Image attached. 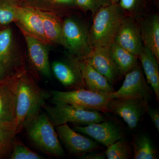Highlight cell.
<instances>
[{
    "mask_svg": "<svg viewBox=\"0 0 159 159\" xmlns=\"http://www.w3.org/2000/svg\"><path fill=\"white\" fill-rule=\"evenodd\" d=\"M50 97L48 92L38 85L27 70L20 76L18 84L15 124L17 133L40 113Z\"/></svg>",
    "mask_w": 159,
    "mask_h": 159,
    "instance_id": "obj_1",
    "label": "cell"
},
{
    "mask_svg": "<svg viewBox=\"0 0 159 159\" xmlns=\"http://www.w3.org/2000/svg\"><path fill=\"white\" fill-rule=\"evenodd\" d=\"M89 29V42L92 49L109 48L115 41L124 17L118 4H112L99 9L93 15Z\"/></svg>",
    "mask_w": 159,
    "mask_h": 159,
    "instance_id": "obj_2",
    "label": "cell"
},
{
    "mask_svg": "<svg viewBox=\"0 0 159 159\" xmlns=\"http://www.w3.org/2000/svg\"><path fill=\"white\" fill-rule=\"evenodd\" d=\"M24 54L12 29H0V80L23 74L28 70Z\"/></svg>",
    "mask_w": 159,
    "mask_h": 159,
    "instance_id": "obj_3",
    "label": "cell"
},
{
    "mask_svg": "<svg viewBox=\"0 0 159 159\" xmlns=\"http://www.w3.org/2000/svg\"><path fill=\"white\" fill-rule=\"evenodd\" d=\"M54 126L46 113H39L24 129L28 139L39 149L51 156L62 157L65 152Z\"/></svg>",
    "mask_w": 159,
    "mask_h": 159,
    "instance_id": "obj_4",
    "label": "cell"
},
{
    "mask_svg": "<svg viewBox=\"0 0 159 159\" xmlns=\"http://www.w3.org/2000/svg\"><path fill=\"white\" fill-rule=\"evenodd\" d=\"M53 104L46 103L43 108L54 126L68 123L85 125L107 119L99 111L84 109L66 102H53Z\"/></svg>",
    "mask_w": 159,
    "mask_h": 159,
    "instance_id": "obj_5",
    "label": "cell"
},
{
    "mask_svg": "<svg viewBox=\"0 0 159 159\" xmlns=\"http://www.w3.org/2000/svg\"><path fill=\"white\" fill-rule=\"evenodd\" d=\"M52 102H66L89 110L108 112L107 106L111 99L110 93L93 92L86 89L68 91H51Z\"/></svg>",
    "mask_w": 159,
    "mask_h": 159,
    "instance_id": "obj_6",
    "label": "cell"
},
{
    "mask_svg": "<svg viewBox=\"0 0 159 159\" xmlns=\"http://www.w3.org/2000/svg\"><path fill=\"white\" fill-rule=\"evenodd\" d=\"M63 33L70 54L78 60L85 59L92 50L89 29L85 23L77 16H68L63 20Z\"/></svg>",
    "mask_w": 159,
    "mask_h": 159,
    "instance_id": "obj_7",
    "label": "cell"
},
{
    "mask_svg": "<svg viewBox=\"0 0 159 159\" xmlns=\"http://www.w3.org/2000/svg\"><path fill=\"white\" fill-rule=\"evenodd\" d=\"M27 47L26 61H28L30 72L33 77H43L50 78L52 76L49 58V45H46L31 36L22 29Z\"/></svg>",
    "mask_w": 159,
    "mask_h": 159,
    "instance_id": "obj_8",
    "label": "cell"
},
{
    "mask_svg": "<svg viewBox=\"0 0 159 159\" xmlns=\"http://www.w3.org/2000/svg\"><path fill=\"white\" fill-rule=\"evenodd\" d=\"M125 75L122 86L118 90L110 93L111 98H136L149 101L151 97V90L139 61Z\"/></svg>",
    "mask_w": 159,
    "mask_h": 159,
    "instance_id": "obj_9",
    "label": "cell"
},
{
    "mask_svg": "<svg viewBox=\"0 0 159 159\" xmlns=\"http://www.w3.org/2000/svg\"><path fill=\"white\" fill-rule=\"evenodd\" d=\"M148 102L136 98L112 99L109 102L107 109L108 112L121 117L129 127L133 129L147 113Z\"/></svg>",
    "mask_w": 159,
    "mask_h": 159,
    "instance_id": "obj_10",
    "label": "cell"
},
{
    "mask_svg": "<svg viewBox=\"0 0 159 159\" xmlns=\"http://www.w3.org/2000/svg\"><path fill=\"white\" fill-rule=\"evenodd\" d=\"M56 130L60 141L69 153L80 158L103 148L98 142L74 130L68 124L56 126Z\"/></svg>",
    "mask_w": 159,
    "mask_h": 159,
    "instance_id": "obj_11",
    "label": "cell"
},
{
    "mask_svg": "<svg viewBox=\"0 0 159 159\" xmlns=\"http://www.w3.org/2000/svg\"><path fill=\"white\" fill-rule=\"evenodd\" d=\"M51 71L61 84L70 90L86 89L79 60L69 54L66 59L52 63Z\"/></svg>",
    "mask_w": 159,
    "mask_h": 159,
    "instance_id": "obj_12",
    "label": "cell"
},
{
    "mask_svg": "<svg viewBox=\"0 0 159 159\" xmlns=\"http://www.w3.org/2000/svg\"><path fill=\"white\" fill-rule=\"evenodd\" d=\"M22 74L0 80V123L15 122L18 84Z\"/></svg>",
    "mask_w": 159,
    "mask_h": 159,
    "instance_id": "obj_13",
    "label": "cell"
},
{
    "mask_svg": "<svg viewBox=\"0 0 159 159\" xmlns=\"http://www.w3.org/2000/svg\"><path fill=\"white\" fill-rule=\"evenodd\" d=\"M71 127L74 130L88 136L107 147L123 139V133L121 129L107 119L87 125H72Z\"/></svg>",
    "mask_w": 159,
    "mask_h": 159,
    "instance_id": "obj_14",
    "label": "cell"
},
{
    "mask_svg": "<svg viewBox=\"0 0 159 159\" xmlns=\"http://www.w3.org/2000/svg\"><path fill=\"white\" fill-rule=\"evenodd\" d=\"M85 59L95 70L103 75L111 85L122 75L111 56L109 48L99 47L92 49Z\"/></svg>",
    "mask_w": 159,
    "mask_h": 159,
    "instance_id": "obj_15",
    "label": "cell"
},
{
    "mask_svg": "<svg viewBox=\"0 0 159 159\" xmlns=\"http://www.w3.org/2000/svg\"><path fill=\"white\" fill-rule=\"evenodd\" d=\"M15 24L19 29H23L39 41L49 45L42 20L37 9L21 3L18 11L17 22Z\"/></svg>",
    "mask_w": 159,
    "mask_h": 159,
    "instance_id": "obj_16",
    "label": "cell"
},
{
    "mask_svg": "<svg viewBox=\"0 0 159 159\" xmlns=\"http://www.w3.org/2000/svg\"><path fill=\"white\" fill-rule=\"evenodd\" d=\"M114 42L138 57L144 47L140 29L129 17L124 18Z\"/></svg>",
    "mask_w": 159,
    "mask_h": 159,
    "instance_id": "obj_17",
    "label": "cell"
},
{
    "mask_svg": "<svg viewBox=\"0 0 159 159\" xmlns=\"http://www.w3.org/2000/svg\"><path fill=\"white\" fill-rule=\"evenodd\" d=\"M37 10L42 20L45 35L49 45H59L66 49L63 33V20L54 13Z\"/></svg>",
    "mask_w": 159,
    "mask_h": 159,
    "instance_id": "obj_18",
    "label": "cell"
},
{
    "mask_svg": "<svg viewBox=\"0 0 159 159\" xmlns=\"http://www.w3.org/2000/svg\"><path fill=\"white\" fill-rule=\"evenodd\" d=\"M79 63L86 89L106 93L115 91L112 85L107 80L95 70L85 59L79 60Z\"/></svg>",
    "mask_w": 159,
    "mask_h": 159,
    "instance_id": "obj_19",
    "label": "cell"
},
{
    "mask_svg": "<svg viewBox=\"0 0 159 159\" xmlns=\"http://www.w3.org/2000/svg\"><path fill=\"white\" fill-rule=\"evenodd\" d=\"M143 45L149 49L159 61V16H149L143 21L140 29Z\"/></svg>",
    "mask_w": 159,
    "mask_h": 159,
    "instance_id": "obj_20",
    "label": "cell"
},
{
    "mask_svg": "<svg viewBox=\"0 0 159 159\" xmlns=\"http://www.w3.org/2000/svg\"><path fill=\"white\" fill-rule=\"evenodd\" d=\"M24 5L40 11L51 12L59 16L68 15L77 8L76 0H20Z\"/></svg>",
    "mask_w": 159,
    "mask_h": 159,
    "instance_id": "obj_21",
    "label": "cell"
},
{
    "mask_svg": "<svg viewBox=\"0 0 159 159\" xmlns=\"http://www.w3.org/2000/svg\"><path fill=\"white\" fill-rule=\"evenodd\" d=\"M142 70L146 77V81L150 84L154 92L157 100H159V61L151 51L143 47L142 52L138 57Z\"/></svg>",
    "mask_w": 159,
    "mask_h": 159,
    "instance_id": "obj_22",
    "label": "cell"
},
{
    "mask_svg": "<svg viewBox=\"0 0 159 159\" xmlns=\"http://www.w3.org/2000/svg\"><path fill=\"white\" fill-rule=\"evenodd\" d=\"M111 56L121 75H125L139 61L138 56L114 42L109 47Z\"/></svg>",
    "mask_w": 159,
    "mask_h": 159,
    "instance_id": "obj_23",
    "label": "cell"
},
{
    "mask_svg": "<svg viewBox=\"0 0 159 159\" xmlns=\"http://www.w3.org/2000/svg\"><path fill=\"white\" fill-rule=\"evenodd\" d=\"M133 157L134 159H157L158 152L147 135L136 136L133 140Z\"/></svg>",
    "mask_w": 159,
    "mask_h": 159,
    "instance_id": "obj_24",
    "label": "cell"
},
{
    "mask_svg": "<svg viewBox=\"0 0 159 159\" xmlns=\"http://www.w3.org/2000/svg\"><path fill=\"white\" fill-rule=\"evenodd\" d=\"M17 134L15 123H0V159L9 157Z\"/></svg>",
    "mask_w": 159,
    "mask_h": 159,
    "instance_id": "obj_25",
    "label": "cell"
},
{
    "mask_svg": "<svg viewBox=\"0 0 159 159\" xmlns=\"http://www.w3.org/2000/svg\"><path fill=\"white\" fill-rule=\"evenodd\" d=\"M20 0H0V26H9L17 20Z\"/></svg>",
    "mask_w": 159,
    "mask_h": 159,
    "instance_id": "obj_26",
    "label": "cell"
},
{
    "mask_svg": "<svg viewBox=\"0 0 159 159\" xmlns=\"http://www.w3.org/2000/svg\"><path fill=\"white\" fill-rule=\"evenodd\" d=\"M105 151L108 159H129L133 157L132 148L127 141L120 139L108 147Z\"/></svg>",
    "mask_w": 159,
    "mask_h": 159,
    "instance_id": "obj_27",
    "label": "cell"
},
{
    "mask_svg": "<svg viewBox=\"0 0 159 159\" xmlns=\"http://www.w3.org/2000/svg\"><path fill=\"white\" fill-rule=\"evenodd\" d=\"M10 159H42V156L16 140L9 156Z\"/></svg>",
    "mask_w": 159,
    "mask_h": 159,
    "instance_id": "obj_28",
    "label": "cell"
},
{
    "mask_svg": "<svg viewBox=\"0 0 159 159\" xmlns=\"http://www.w3.org/2000/svg\"><path fill=\"white\" fill-rule=\"evenodd\" d=\"M77 8L94 15L99 9L112 4L111 0H76Z\"/></svg>",
    "mask_w": 159,
    "mask_h": 159,
    "instance_id": "obj_29",
    "label": "cell"
},
{
    "mask_svg": "<svg viewBox=\"0 0 159 159\" xmlns=\"http://www.w3.org/2000/svg\"><path fill=\"white\" fill-rule=\"evenodd\" d=\"M140 0H119L118 5L123 11H133L136 9Z\"/></svg>",
    "mask_w": 159,
    "mask_h": 159,
    "instance_id": "obj_30",
    "label": "cell"
},
{
    "mask_svg": "<svg viewBox=\"0 0 159 159\" xmlns=\"http://www.w3.org/2000/svg\"><path fill=\"white\" fill-rule=\"evenodd\" d=\"M147 113L150 117L152 122L159 132V111L158 109L151 107L149 105L147 108Z\"/></svg>",
    "mask_w": 159,
    "mask_h": 159,
    "instance_id": "obj_31",
    "label": "cell"
},
{
    "mask_svg": "<svg viewBox=\"0 0 159 159\" xmlns=\"http://www.w3.org/2000/svg\"><path fill=\"white\" fill-rule=\"evenodd\" d=\"M95 151L91 152L86 154L84 156L80 158L82 159H105L106 155L105 152H97Z\"/></svg>",
    "mask_w": 159,
    "mask_h": 159,
    "instance_id": "obj_32",
    "label": "cell"
},
{
    "mask_svg": "<svg viewBox=\"0 0 159 159\" xmlns=\"http://www.w3.org/2000/svg\"><path fill=\"white\" fill-rule=\"evenodd\" d=\"M119 0H111L112 3L114 4H118Z\"/></svg>",
    "mask_w": 159,
    "mask_h": 159,
    "instance_id": "obj_33",
    "label": "cell"
}]
</instances>
